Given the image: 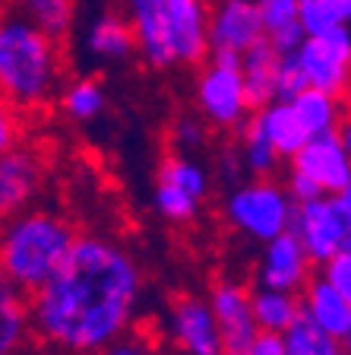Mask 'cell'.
I'll use <instances>...</instances> for the list:
<instances>
[{
	"label": "cell",
	"mask_w": 351,
	"mask_h": 355,
	"mask_svg": "<svg viewBox=\"0 0 351 355\" xmlns=\"http://www.w3.org/2000/svg\"><path fill=\"white\" fill-rule=\"evenodd\" d=\"M146 292V266L133 248L80 232L54 276L29 295L32 340L54 355H98L139 327Z\"/></svg>",
	"instance_id": "1"
},
{
	"label": "cell",
	"mask_w": 351,
	"mask_h": 355,
	"mask_svg": "<svg viewBox=\"0 0 351 355\" xmlns=\"http://www.w3.org/2000/svg\"><path fill=\"white\" fill-rule=\"evenodd\" d=\"M60 44L19 10H0V98L16 111L51 105L64 83Z\"/></svg>",
	"instance_id": "2"
},
{
	"label": "cell",
	"mask_w": 351,
	"mask_h": 355,
	"mask_svg": "<svg viewBox=\"0 0 351 355\" xmlns=\"http://www.w3.org/2000/svg\"><path fill=\"white\" fill-rule=\"evenodd\" d=\"M76 235V222L60 209H22L0 222V273L19 292L32 295L64 263Z\"/></svg>",
	"instance_id": "3"
},
{
	"label": "cell",
	"mask_w": 351,
	"mask_h": 355,
	"mask_svg": "<svg viewBox=\"0 0 351 355\" xmlns=\"http://www.w3.org/2000/svg\"><path fill=\"white\" fill-rule=\"evenodd\" d=\"M291 197L276 178H241L222 200L225 225L250 244H266L291 225Z\"/></svg>",
	"instance_id": "4"
},
{
	"label": "cell",
	"mask_w": 351,
	"mask_h": 355,
	"mask_svg": "<svg viewBox=\"0 0 351 355\" xmlns=\"http://www.w3.org/2000/svg\"><path fill=\"white\" fill-rule=\"evenodd\" d=\"M213 165L199 155L168 153L159 162L152 187V209L168 225H190L203 216L206 200L213 193Z\"/></svg>",
	"instance_id": "5"
},
{
	"label": "cell",
	"mask_w": 351,
	"mask_h": 355,
	"mask_svg": "<svg viewBox=\"0 0 351 355\" xmlns=\"http://www.w3.org/2000/svg\"><path fill=\"white\" fill-rule=\"evenodd\" d=\"M193 102L199 121L219 133H237L253 111L237 60L215 58V54H206V60L199 64Z\"/></svg>",
	"instance_id": "6"
},
{
	"label": "cell",
	"mask_w": 351,
	"mask_h": 355,
	"mask_svg": "<svg viewBox=\"0 0 351 355\" xmlns=\"http://www.w3.org/2000/svg\"><path fill=\"white\" fill-rule=\"evenodd\" d=\"M288 232H294L314 266L326 263L342 251H351V191L323 193L294 203Z\"/></svg>",
	"instance_id": "7"
},
{
	"label": "cell",
	"mask_w": 351,
	"mask_h": 355,
	"mask_svg": "<svg viewBox=\"0 0 351 355\" xmlns=\"http://www.w3.org/2000/svg\"><path fill=\"white\" fill-rule=\"evenodd\" d=\"M161 336L171 355H225L206 295L177 292L161 314Z\"/></svg>",
	"instance_id": "8"
},
{
	"label": "cell",
	"mask_w": 351,
	"mask_h": 355,
	"mask_svg": "<svg viewBox=\"0 0 351 355\" xmlns=\"http://www.w3.org/2000/svg\"><path fill=\"white\" fill-rule=\"evenodd\" d=\"M288 175L310 181L316 193H348L351 191V143L348 124L332 133L310 137L288 159Z\"/></svg>",
	"instance_id": "9"
},
{
	"label": "cell",
	"mask_w": 351,
	"mask_h": 355,
	"mask_svg": "<svg viewBox=\"0 0 351 355\" xmlns=\"http://www.w3.org/2000/svg\"><path fill=\"white\" fill-rule=\"evenodd\" d=\"M294 60L300 76L310 89L330 92V96L348 98L351 86V32L348 26H336L326 35H304L294 48Z\"/></svg>",
	"instance_id": "10"
},
{
	"label": "cell",
	"mask_w": 351,
	"mask_h": 355,
	"mask_svg": "<svg viewBox=\"0 0 351 355\" xmlns=\"http://www.w3.org/2000/svg\"><path fill=\"white\" fill-rule=\"evenodd\" d=\"M44 184H48V162L42 149L19 140L7 153H0V222L38 207Z\"/></svg>",
	"instance_id": "11"
},
{
	"label": "cell",
	"mask_w": 351,
	"mask_h": 355,
	"mask_svg": "<svg viewBox=\"0 0 351 355\" xmlns=\"http://www.w3.org/2000/svg\"><path fill=\"white\" fill-rule=\"evenodd\" d=\"M206 302H209V311L219 327L225 355H244L253 336L260 333L253 324V314H250V286L234 276H222L213 282Z\"/></svg>",
	"instance_id": "12"
},
{
	"label": "cell",
	"mask_w": 351,
	"mask_h": 355,
	"mask_svg": "<svg viewBox=\"0 0 351 355\" xmlns=\"http://www.w3.org/2000/svg\"><path fill=\"white\" fill-rule=\"evenodd\" d=\"M260 38L263 26L256 13V0H219L209 7V22H206L209 54L241 60V54L250 51Z\"/></svg>",
	"instance_id": "13"
},
{
	"label": "cell",
	"mask_w": 351,
	"mask_h": 355,
	"mask_svg": "<svg viewBox=\"0 0 351 355\" xmlns=\"http://www.w3.org/2000/svg\"><path fill=\"white\" fill-rule=\"evenodd\" d=\"M314 270L316 266L304 254L294 232H282V235L269 238L266 244H260V260L253 266V286L294 292L298 295L300 288L307 286L310 276H314Z\"/></svg>",
	"instance_id": "14"
},
{
	"label": "cell",
	"mask_w": 351,
	"mask_h": 355,
	"mask_svg": "<svg viewBox=\"0 0 351 355\" xmlns=\"http://www.w3.org/2000/svg\"><path fill=\"white\" fill-rule=\"evenodd\" d=\"M124 19L130 22L136 58L152 70H171L174 51L168 35V13L165 0H124Z\"/></svg>",
	"instance_id": "15"
},
{
	"label": "cell",
	"mask_w": 351,
	"mask_h": 355,
	"mask_svg": "<svg viewBox=\"0 0 351 355\" xmlns=\"http://www.w3.org/2000/svg\"><path fill=\"white\" fill-rule=\"evenodd\" d=\"M168 13V35L177 67H199L209 54L206 22H209V0H165Z\"/></svg>",
	"instance_id": "16"
},
{
	"label": "cell",
	"mask_w": 351,
	"mask_h": 355,
	"mask_svg": "<svg viewBox=\"0 0 351 355\" xmlns=\"http://www.w3.org/2000/svg\"><path fill=\"white\" fill-rule=\"evenodd\" d=\"M300 318H307L314 327H320L323 333L336 336L339 343L348 346L351 340V298L342 295L339 288H332L326 279L310 276L307 286L298 292Z\"/></svg>",
	"instance_id": "17"
},
{
	"label": "cell",
	"mask_w": 351,
	"mask_h": 355,
	"mask_svg": "<svg viewBox=\"0 0 351 355\" xmlns=\"http://www.w3.org/2000/svg\"><path fill=\"white\" fill-rule=\"evenodd\" d=\"M247 121L263 133V140L276 149L282 162H288V159H291V155L310 140L288 98H276V102L260 105V108L250 111Z\"/></svg>",
	"instance_id": "18"
},
{
	"label": "cell",
	"mask_w": 351,
	"mask_h": 355,
	"mask_svg": "<svg viewBox=\"0 0 351 355\" xmlns=\"http://www.w3.org/2000/svg\"><path fill=\"white\" fill-rule=\"evenodd\" d=\"M86 51L89 58L102 64H127L136 58L130 22L124 19L120 10H102L96 19L86 26Z\"/></svg>",
	"instance_id": "19"
},
{
	"label": "cell",
	"mask_w": 351,
	"mask_h": 355,
	"mask_svg": "<svg viewBox=\"0 0 351 355\" xmlns=\"http://www.w3.org/2000/svg\"><path fill=\"white\" fill-rule=\"evenodd\" d=\"M32 346L29 295L0 273V355H26Z\"/></svg>",
	"instance_id": "20"
},
{
	"label": "cell",
	"mask_w": 351,
	"mask_h": 355,
	"mask_svg": "<svg viewBox=\"0 0 351 355\" xmlns=\"http://www.w3.org/2000/svg\"><path fill=\"white\" fill-rule=\"evenodd\" d=\"M294 108V114L300 118L307 137H320V133H332L339 127L348 124V98L330 96L320 89H300L298 96L288 98Z\"/></svg>",
	"instance_id": "21"
},
{
	"label": "cell",
	"mask_w": 351,
	"mask_h": 355,
	"mask_svg": "<svg viewBox=\"0 0 351 355\" xmlns=\"http://www.w3.org/2000/svg\"><path fill=\"white\" fill-rule=\"evenodd\" d=\"M244 76V89H247V98L253 108L266 102H276V80H278V51L272 48L266 38L250 48V51L241 54L237 60Z\"/></svg>",
	"instance_id": "22"
},
{
	"label": "cell",
	"mask_w": 351,
	"mask_h": 355,
	"mask_svg": "<svg viewBox=\"0 0 351 355\" xmlns=\"http://www.w3.org/2000/svg\"><path fill=\"white\" fill-rule=\"evenodd\" d=\"M54 102H57L60 114L70 118L73 124H92L108 108V92L96 76H76L70 83H60Z\"/></svg>",
	"instance_id": "23"
},
{
	"label": "cell",
	"mask_w": 351,
	"mask_h": 355,
	"mask_svg": "<svg viewBox=\"0 0 351 355\" xmlns=\"http://www.w3.org/2000/svg\"><path fill=\"white\" fill-rule=\"evenodd\" d=\"M256 13L263 38L278 54H291L304 42V32L298 26V0H256Z\"/></svg>",
	"instance_id": "24"
},
{
	"label": "cell",
	"mask_w": 351,
	"mask_h": 355,
	"mask_svg": "<svg viewBox=\"0 0 351 355\" xmlns=\"http://www.w3.org/2000/svg\"><path fill=\"white\" fill-rule=\"evenodd\" d=\"M250 314L260 333H285L300 318V304L294 292H278V288H250Z\"/></svg>",
	"instance_id": "25"
},
{
	"label": "cell",
	"mask_w": 351,
	"mask_h": 355,
	"mask_svg": "<svg viewBox=\"0 0 351 355\" xmlns=\"http://www.w3.org/2000/svg\"><path fill=\"white\" fill-rule=\"evenodd\" d=\"M3 3H13V10H19L26 19H32L57 42H66L76 26V0H3Z\"/></svg>",
	"instance_id": "26"
},
{
	"label": "cell",
	"mask_w": 351,
	"mask_h": 355,
	"mask_svg": "<svg viewBox=\"0 0 351 355\" xmlns=\"http://www.w3.org/2000/svg\"><path fill=\"white\" fill-rule=\"evenodd\" d=\"M237 159H241V171L244 178H276L282 168L278 153L263 140V133L256 130L250 121H244V127L237 130Z\"/></svg>",
	"instance_id": "27"
},
{
	"label": "cell",
	"mask_w": 351,
	"mask_h": 355,
	"mask_svg": "<svg viewBox=\"0 0 351 355\" xmlns=\"http://www.w3.org/2000/svg\"><path fill=\"white\" fill-rule=\"evenodd\" d=\"M285 352L288 355H348V346L339 343L336 336L323 333L320 327H314L307 318H298L285 333Z\"/></svg>",
	"instance_id": "28"
},
{
	"label": "cell",
	"mask_w": 351,
	"mask_h": 355,
	"mask_svg": "<svg viewBox=\"0 0 351 355\" xmlns=\"http://www.w3.org/2000/svg\"><path fill=\"white\" fill-rule=\"evenodd\" d=\"M209 146V127L199 121V114H181L171 124V153L199 155Z\"/></svg>",
	"instance_id": "29"
},
{
	"label": "cell",
	"mask_w": 351,
	"mask_h": 355,
	"mask_svg": "<svg viewBox=\"0 0 351 355\" xmlns=\"http://www.w3.org/2000/svg\"><path fill=\"white\" fill-rule=\"evenodd\" d=\"M98 355H171V352L159 336H152V333L136 327V330L124 333L120 340H114L108 349H102Z\"/></svg>",
	"instance_id": "30"
},
{
	"label": "cell",
	"mask_w": 351,
	"mask_h": 355,
	"mask_svg": "<svg viewBox=\"0 0 351 355\" xmlns=\"http://www.w3.org/2000/svg\"><path fill=\"white\" fill-rule=\"evenodd\" d=\"M298 26L304 35H326L339 26L323 0H298Z\"/></svg>",
	"instance_id": "31"
},
{
	"label": "cell",
	"mask_w": 351,
	"mask_h": 355,
	"mask_svg": "<svg viewBox=\"0 0 351 355\" xmlns=\"http://www.w3.org/2000/svg\"><path fill=\"white\" fill-rule=\"evenodd\" d=\"M316 276L326 279L332 288H339L342 295L351 298V251H342L336 257H330L326 263L316 266Z\"/></svg>",
	"instance_id": "32"
},
{
	"label": "cell",
	"mask_w": 351,
	"mask_h": 355,
	"mask_svg": "<svg viewBox=\"0 0 351 355\" xmlns=\"http://www.w3.org/2000/svg\"><path fill=\"white\" fill-rule=\"evenodd\" d=\"M300 89H307L304 76H300V67L291 54H278V80H276V98H291L298 96Z\"/></svg>",
	"instance_id": "33"
},
{
	"label": "cell",
	"mask_w": 351,
	"mask_h": 355,
	"mask_svg": "<svg viewBox=\"0 0 351 355\" xmlns=\"http://www.w3.org/2000/svg\"><path fill=\"white\" fill-rule=\"evenodd\" d=\"M22 140V111H16L10 102L0 98V153Z\"/></svg>",
	"instance_id": "34"
},
{
	"label": "cell",
	"mask_w": 351,
	"mask_h": 355,
	"mask_svg": "<svg viewBox=\"0 0 351 355\" xmlns=\"http://www.w3.org/2000/svg\"><path fill=\"white\" fill-rule=\"evenodd\" d=\"M244 355H288L282 333H256Z\"/></svg>",
	"instance_id": "35"
},
{
	"label": "cell",
	"mask_w": 351,
	"mask_h": 355,
	"mask_svg": "<svg viewBox=\"0 0 351 355\" xmlns=\"http://www.w3.org/2000/svg\"><path fill=\"white\" fill-rule=\"evenodd\" d=\"M326 3V10L332 13V19L339 22V26H348L351 19V0H323Z\"/></svg>",
	"instance_id": "36"
}]
</instances>
